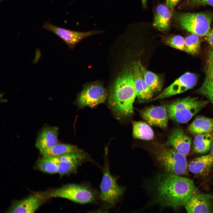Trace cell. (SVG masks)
I'll return each instance as SVG.
<instances>
[{"label": "cell", "mask_w": 213, "mask_h": 213, "mask_svg": "<svg viewBox=\"0 0 213 213\" xmlns=\"http://www.w3.org/2000/svg\"><path fill=\"white\" fill-rule=\"evenodd\" d=\"M104 166L100 186V198L104 203L112 206L116 204L122 195L124 189L118 185L116 178L111 174L106 161Z\"/></svg>", "instance_id": "obj_7"}, {"label": "cell", "mask_w": 213, "mask_h": 213, "mask_svg": "<svg viewBox=\"0 0 213 213\" xmlns=\"http://www.w3.org/2000/svg\"><path fill=\"white\" fill-rule=\"evenodd\" d=\"M43 28L56 34L71 49L73 48L77 43L84 38L104 32L103 31L97 30L86 32L75 31L58 27L48 22L44 24Z\"/></svg>", "instance_id": "obj_10"}, {"label": "cell", "mask_w": 213, "mask_h": 213, "mask_svg": "<svg viewBox=\"0 0 213 213\" xmlns=\"http://www.w3.org/2000/svg\"><path fill=\"white\" fill-rule=\"evenodd\" d=\"M211 152L210 154L213 156V141L212 144V146L211 148Z\"/></svg>", "instance_id": "obj_33"}, {"label": "cell", "mask_w": 213, "mask_h": 213, "mask_svg": "<svg viewBox=\"0 0 213 213\" xmlns=\"http://www.w3.org/2000/svg\"><path fill=\"white\" fill-rule=\"evenodd\" d=\"M59 156L43 157L39 159L37 166L40 170L49 174L58 172Z\"/></svg>", "instance_id": "obj_25"}, {"label": "cell", "mask_w": 213, "mask_h": 213, "mask_svg": "<svg viewBox=\"0 0 213 213\" xmlns=\"http://www.w3.org/2000/svg\"><path fill=\"white\" fill-rule=\"evenodd\" d=\"M186 4L190 7H196L204 5L213 6V0H185Z\"/></svg>", "instance_id": "obj_29"}, {"label": "cell", "mask_w": 213, "mask_h": 213, "mask_svg": "<svg viewBox=\"0 0 213 213\" xmlns=\"http://www.w3.org/2000/svg\"><path fill=\"white\" fill-rule=\"evenodd\" d=\"M213 166V156L209 153L192 159L188 164V169L193 174L205 176L210 172Z\"/></svg>", "instance_id": "obj_17"}, {"label": "cell", "mask_w": 213, "mask_h": 213, "mask_svg": "<svg viewBox=\"0 0 213 213\" xmlns=\"http://www.w3.org/2000/svg\"><path fill=\"white\" fill-rule=\"evenodd\" d=\"M48 196L41 193H36L24 199L14 201L7 210L9 213H33L45 201Z\"/></svg>", "instance_id": "obj_11"}, {"label": "cell", "mask_w": 213, "mask_h": 213, "mask_svg": "<svg viewBox=\"0 0 213 213\" xmlns=\"http://www.w3.org/2000/svg\"><path fill=\"white\" fill-rule=\"evenodd\" d=\"M207 100L190 96L177 99L167 107L169 117L180 123L188 122L209 103Z\"/></svg>", "instance_id": "obj_4"}, {"label": "cell", "mask_w": 213, "mask_h": 213, "mask_svg": "<svg viewBox=\"0 0 213 213\" xmlns=\"http://www.w3.org/2000/svg\"><path fill=\"white\" fill-rule=\"evenodd\" d=\"M136 97L133 81V68L127 66L117 78L110 89L109 107L118 118H125L133 113Z\"/></svg>", "instance_id": "obj_2"}, {"label": "cell", "mask_w": 213, "mask_h": 213, "mask_svg": "<svg viewBox=\"0 0 213 213\" xmlns=\"http://www.w3.org/2000/svg\"><path fill=\"white\" fill-rule=\"evenodd\" d=\"M155 183L156 202L175 210L184 207L197 193L192 180L175 174H159L155 178Z\"/></svg>", "instance_id": "obj_1"}, {"label": "cell", "mask_w": 213, "mask_h": 213, "mask_svg": "<svg viewBox=\"0 0 213 213\" xmlns=\"http://www.w3.org/2000/svg\"><path fill=\"white\" fill-rule=\"evenodd\" d=\"M213 18L212 14L206 12L180 13L175 16L182 28L199 36L207 35Z\"/></svg>", "instance_id": "obj_6"}, {"label": "cell", "mask_w": 213, "mask_h": 213, "mask_svg": "<svg viewBox=\"0 0 213 213\" xmlns=\"http://www.w3.org/2000/svg\"><path fill=\"white\" fill-rule=\"evenodd\" d=\"M107 96V91L101 83H92L83 88L78 96L77 103L80 108L93 107L104 102Z\"/></svg>", "instance_id": "obj_8"}, {"label": "cell", "mask_w": 213, "mask_h": 213, "mask_svg": "<svg viewBox=\"0 0 213 213\" xmlns=\"http://www.w3.org/2000/svg\"><path fill=\"white\" fill-rule=\"evenodd\" d=\"M197 81V78L195 74L186 72L176 79L157 96L144 102L152 101L183 93L193 88Z\"/></svg>", "instance_id": "obj_9"}, {"label": "cell", "mask_w": 213, "mask_h": 213, "mask_svg": "<svg viewBox=\"0 0 213 213\" xmlns=\"http://www.w3.org/2000/svg\"><path fill=\"white\" fill-rule=\"evenodd\" d=\"M168 7L160 4L156 9L153 25L155 28L161 31L167 30L169 28L171 13Z\"/></svg>", "instance_id": "obj_19"}, {"label": "cell", "mask_w": 213, "mask_h": 213, "mask_svg": "<svg viewBox=\"0 0 213 213\" xmlns=\"http://www.w3.org/2000/svg\"><path fill=\"white\" fill-rule=\"evenodd\" d=\"M180 0H166L167 6L169 7L172 8L177 4Z\"/></svg>", "instance_id": "obj_31"}, {"label": "cell", "mask_w": 213, "mask_h": 213, "mask_svg": "<svg viewBox=\"0 0 213 213\" xmlns=\"http://www.w3.org/2000/svg\"><path fill=\"white\" fill-rule=\"evenodd\" d=\"M133 135L136 138L150 140L153 138L154 133L152 128L146 123L142 121L133 122Z\"/></svg>", "instance_id": "obj_24"}, {"label": "cell", "mask_w": 213, "mask_h": 213, "mask_svg": "<svg viewBox=\"0 0 213 213\" xmlns=\"http://www.w3.org/2000/svg\"><path fill=\"white\" fill-rule=\"evenodd\" d=\"M198 36L193 33L185 39V51L192 55L199 54L201 49V40Z\"/></svg>", "instance_id": "obj_27"}, {"label": "cell", "mask_w": 213, "mask_h": 213, "mask_svg": "<svg viewBox=\"0 0 213 213\" xmlns=\"http://www.w3.org/2000/svg\"><path fill=\"white\" fill-rule=\"evenodd\" d=\"M143 6L144 7H146V0H141Z\"/></svg>", "instance_id": "obj_32"}, {"label": "cell", "mask_w": 213, "mask_h": 213, "mask_svg": "<svg viewBox=\"0 0 213 213\" xmlns=\"http://www.w3.org/2000/svg\"><path fill=\"white\" fill-rule=\"evenodd\" d=\"M49 197H59L80 204L90 203L95 201L98 194L91 187L84 184L70 183L49 192Z\"/></svg>", "instance_id": "obj_5"}, {"label": "cell", "mask_w": 213, "mask_h": 213, "mask_svg": "<svg viewBox=\"0 0 213 213\" xmlns=\"http://www.w3.org/2000/svg\"><path fill=\"white\" fill-rule=\"evenodd\" d=\"M168 146L161 145L154 149V154L157 161L167 173L187 175L188 170L186 156Z\"/></svg>", "instance_id": "obj_3"}, {"label": "cell", "mask_w": 213, "mask_h": 213, "mask_svg": "<svg viewBox=\"0 0 213 213\" xmlns=\"http://www.w3.org/2000/svg\"><path fill=\"white\" fill-rule=\"evenodd\" d=\"M142 77L145 82L154 93L159 92L162 85V81L158 75L147 69L140 60L138 62Z\"/></svg>", "instance_id": "obj_21"}, {"label": "cell", "mask_w": 213, "mask_h": 213, "mask_svg": "<svg viewBox=\"0 0 213 213\" xmlns=\"http://www.w3.org/2000/svg\"><path fill=\"white\" fill-rule=\"evenodd\" d=\"M84 151L74 145L57 144L52 147L40 153L43 156L57 157L69 153H82Z\"/></svg>", "instance_id": "obj_23"}, {"label": "cell", "mask_w": 213, "mask_h": 213, "mask_svg": "<svg viewBox=\"0 0 213 213\" xmlns=\"http://www.w3.org/2000/svg\"><path fill=\"white\" fill-rule=\"evenodd\" d=\"M205 39L208 43L209 47L208 55L213 59V29L209 30L205 36Z\"/></svg>", "instance_id": "obj_30"}, {"label": "cell", "mask_w": 213, "mask_h": 213, "mask_svg": "<svg viewBox=\"0 0 213 213\" xmlns=\"http://www.w3.org/2000/svg\"><path fill=\"white\" fill-rule=\"evenodd\" d=\"M142 117L150 125L162 128L167 125L168 115L165 105L147 108L141 112Z\"/></svg>", "instance_id": "obj_13"}, {"label": "cell", "mask_w": 213, "mask_h": 213, "mask_svg": "<svg viewBox=\"0 0 213 213\" xmlns=\"http://www.w3.org/2000/svg\"><path fill=\"white\" fill-rule=\"evenodd\" d=\"M88 159V156L84 152L69 153L59 156L58 172L61 176L75 173L82 164Z\"/></svg>", "instance_id": "obj_12"}, {"label": "cell", "mask_w": 213, "mask_h": 213, "mask_svg": "<svg viewBox=\"0 0 213 213\" xmlns=\"http://www.w3.org/2000/svg\"><path fill=\"white\" fill-rule=\"evenodd\" d=\"M133 81L136 97L141 102L144 100L143 86V78L141 75L138 62L133 64Z\"/></svg>", "instance_id": "obj_26"}, {"label": "cell", "mask_w": 213, "mask_h": 213, "mask_svg": "<svg viewBox=\"0 0 213 213\" xmlns=\"http://www.w3.org/2000/svg\"><path fill=\"white\" fill-rule=\"evenodd\" d=\"M188 130L191 133L196 135L212 132L213 118L198 117L189 125Z\"/></svg>", "instance_id": "obj_20"}, {"label": "cell", "mask_w": 213, "mask_h": 213, "mask_svg": "<svg viewBox=\"0 0 213 213\" xmlns=\"http://www.w3.org/2000/svg\"><path fill=\"white\" fill-rule=\"evenodd\" d=\"M184 207L188 213H213V197L209 194L196 193Z\"/></svg>", "instance_id": "obj_14"}, {"label": "cell", "mask_w": 213, "mask_h": 213, "mask_svg": "<svg viewBox=\"0 0 213 213\" xmlns=\"http://www.w3.org/2000/svg\"><path fill=\"white\" fill-rule=\"evenodd\" d=\"M162 40L167 45L185 51V39L182 36L176 35L165 36L163 38Z\"/></svg>", "instance_id": "obj_28"}, {"label": "cell", "mask_w": 213, "mask_h": 213, "mask_svg": "<svg viewBox=\"0 0 213 213\" xmlns=\"http://www.w3.org/2000/svg\"><path fill=\"white\" fill-rule=\"evenodd\" d=\"M191 140L183 130L177 128L173 130L169 136L166 145L185 156L188 154L191 147Z\"/></svg>", "instance_id": "obj_15"}, {"label": "cell", "mask_w": 213, "mask_h": 213, "mask_svg": "<svg viewBox=\"0 0 213 213\" xmlns=\"http://www.w3.org/2000/svg\"><path fill=\"white\" fill-rule=\"evenodd\" d=\"M213 141V132L196 135L193 140L194 152L200 154L207 152L211 149Z\"/></svg>", "instance_id": "obj_22"}, {"label": "cell", "mask_w": 213, "mask_h": 213, "mask_svg": "<svg viewBox=\"0 0 213 213\" xmlns=\"http://www.w3.org/2000/svg\"><path fill=\"white\" fill-rule=\"evenodd\" d=\"M58 133V129L56 127L47 126L42 129L36 143V146L40 153L57 144Z\"/></svg>", "instance_id": "obj_16"}, {"label": "cell", "mask_w": 213, "mask_h": 213, "mask_svg": "<svg viewBox=\"0 0 213 213\" xmlns=\"http://www.w3.org/2000/svg\"><path fill=\"white\" fill-rule=\"evenodd\" d=\"M199 92L208 99L213 106V59L209 55L206 64L205 78Z\"/></svg>", "instance_id": "obj_18"}]
</instances>
